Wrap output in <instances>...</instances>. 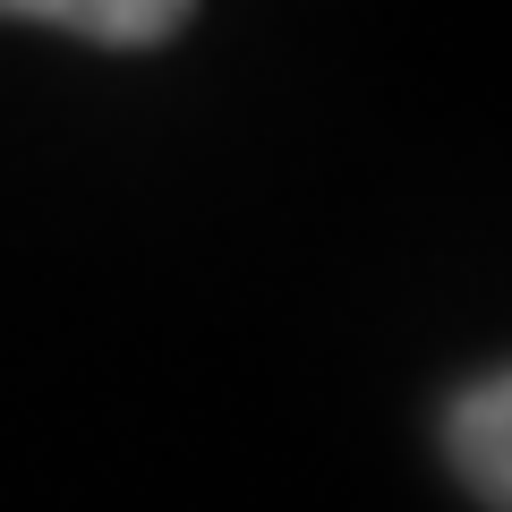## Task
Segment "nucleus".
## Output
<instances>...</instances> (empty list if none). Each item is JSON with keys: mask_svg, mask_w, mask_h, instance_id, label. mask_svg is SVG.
<instances>
[{"mask_svg": "<svg viewBox=\"0 0 512 512\" xmlns=\"http://www.w3.org/2000/svg\"><path fill=\"white\" fill-rule=\"evenodd\" d=\"M197 0H0V18H35L60 35H86L103 52H154L188 26Z\"/></svg>", "mask_w": 512, "mask_h": 512, "instance_id": "f03ea898", "label": "nucleus"}, {"mask_svg": "<svg viewBox=\"0 0 512 512\" xmlns=\"http://www.w3.org/2000/svg\"><path fill=\"white\" fill-rule=\"evenodd\" d=\"M444 461L470 487V504L512 512V367L478 376L444 402Z\"/></svg>", "mask_w": 512, "mask_h": 512, "instance_id": "f257e3e1", "label": "nucleus"}]
</instances>
